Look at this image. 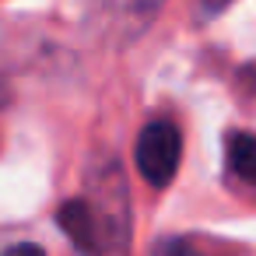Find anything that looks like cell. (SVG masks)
I'll return each instance as SVG.
<instances>
[{"label": "cell", "instance_id": "obj_4", "mask_svg": "<svg viewBox=\"0 0 256 256\" xmlns=\"http://www.w3.org/2000/svg\"><path fill=\"white\" fill-rule=\"evenodd\" d=\"M0 88H4V84H0ZM0 102H4V92H0Z\"/></svg>", "mask_w": 256, "mask_h": 256}, {"label": "cell", "instance_id": "obj_3", "mask_svg": "<svg viewBox=\"0 0 256 256\" xmlns=\"http://www.w3.org/2000/svg\"><path fill=\"white\" fill-rule=\"evenodd\" d=\"M228 168L246 186H256V137L252 134H232L228 137Z\"/></svg>", "mask_w": 256, "mask_h": 256}, {"label": "cell", "instance_id": "obj_2", "mask_svg": "<svg viewBox=\"0 0 256 256\" xmlns=\"http://www.w3.org/2000/svg\"><path fill=\"white\" fill-rule=\"evenodd\" d=\"M56 218H60V228L67 232V238L74 246H81V249H102V246H109L102 218H98V210L88 200H67Z\"/></svg>", "mask_w": 256, "mask_h": 256}, {"label": "cell", "instance_id": "obj_5", "mask_svg": "<svg viewBox=\"0 0 256 256\" xmlns=\"http://www.w3.org/2000/svg\"><path fill=\"white\" fill-rule=\"evenodd\" d=\"M252 78H256V70H252Z\"/></svg>", "mask_w": 256, "mask_h": 256}, {"label": "cell", "instance_id": "obj_1", "mask_svg": "<svg viewBox=\"0 0 256 256\" xmlns=\"http://www.w3.org/2000/svg\"><path fill=\"white\" fill-rule=\"evenodd\" d=\"M182 158V134L168 120H154L137 137V172L151 186H168Z\"/></svg>", "mask_w": 256, "mask_h": 256}]
</instances>
